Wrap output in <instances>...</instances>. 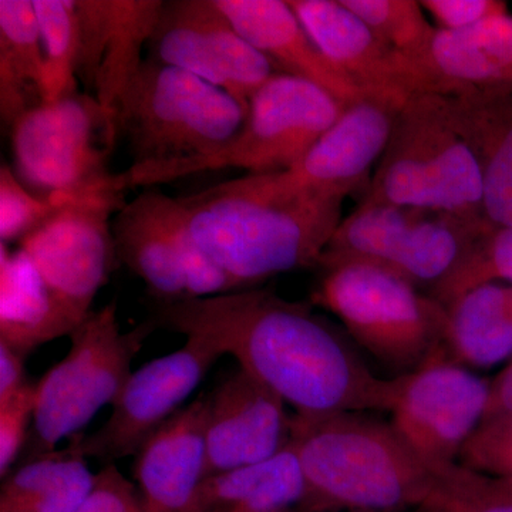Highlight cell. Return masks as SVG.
I'll list each match as a JSON object with an SVG mask.
<instances>
[{"label": "cell", "instance_id": "cell-21", "mask_svg": "<svg viewBox=\"0 0 512 512\" xmlns=\"http://www.w3.org/2000/svg\"><path fill=\"white\" fill-rule=\"evenodd\" d=\"M214 3L279 74L316 84L345 107L366 99L365 94L322 55L288 2L214 0Z\"/></svg>", "mask_w": 512, "mask_h": 512}, {"label": "cell", "instance_id": "cell-18", "mask_svg": "<svg viewBox=\"0 0 512 512\" xmlns=\"http://www.w3.org/2000/svg\"><path fill=\"white\" fill-rule=\"evenodd\" d=\"M402 64L413 96L512 94V18L495 16L457 32L437 29L427 49L402 57Z\"/></svg>", "mask_w": 512, "mask_h": 512}, {"label": "cell", "instance_id": "cell-11", "mask_svg": "<svg viewBox=\"0 0 512 512\" xmlns=\"http://www.w3.org/2000/svg\"><path fill=\"white\" fill-rule=\"evenodd\" d=\"M117 258L160 303L239 291L195 244L177 197L156 187L127 201L113 220Z\"/></svg>", "mask_w": 512, "mask_h": 512}, {"label": "cell", "instance_id": "cell-39", "mask_svg": "<svg viewBox=\"0 0 512 512\" xmlns=\"http://www.w3.org/2000/svg\"><path fill=\"white\" fill-rule=\"evenodd\" d=\"M501 414H512V362L490 383V399L484 419Z\"/></svg>", "mask_w": 512, "mask_h": 512}, {"label": "cell", "instance_id": "cell-40", "mask_svg": "<svg viewBox=\"0 0 512 512\" xmlns=\"http://www.w3.org/2000/svg\"><path fill=\"white\" fill-rule=\"evenodd\" d=\"M286 512H301V511H298V510H291V511H286Z\"/></svg>", "mask_w": 512, "mask_h": 512}, {"label": "cell", "instance_id": "cell-4", "mask_svg": "<svg viewBox=\"0 0 512 512\" xmlns=\"http://www.w3.org/2000/svg\"><path fill=\"white\" fill-rule=\"evenodd\" d=\"M483 201L480 164L458 130L450 100L414 94L397 113L360 204L423 208L488 224Z\"/></svg>", "mask_w": 512, "mask_h": 512}, {"label": "cell", "instance_id": "cell-3", "mask_svg": "<svg viewBox=\"0 0 512 512\" xmlns=\"http://www.w3.org/2000/svg\"><path fill=\"white\" fill-rule=\"evenodd\" d=\"M291 444L305 483L301 512L417 511L436 483L437 470L372 412L293 414Z\"/></svg>", "mask_w": 512, "mask_h": 512}, {"label": "cell", "instance_id": "cell-8", "mask_svg": "<svg viewBox=\"0 0 512 512\" xmlns=\"http://www.w3.org/2000/svg\"><path fill=\"white\" fill-rule=\"evenodd\" d=\"M150 319L123 332L116 301L92 311L70 333V350L36 383L35 419L23 461L56 451L63 439L82 433L84 426L117 399L131 363L156 330Z\"/></svg>", "mask_w": 512, "mask_h": 512}, {"label": "cell", "instance_id": "cell-38", "mask_svg": "<svg viewBox=\"0 0 512 512\" xmlns=\"http://www.w3.org/2000/svg\"><path fill=\"white\" fill-rule=\"evenodd\" d=\"M25 359L9 346L0 343V404L18 396L30 383L26 377Z\"/></svg>", "mask_w": 512, "mask_h": 512}, {"label": "cell", "instance_id": "cell-25", "mask_svg": "<svg viewBox=\"0 0 512 512\" xmlns=\"http://www.w3.org/2000/svg\"><path fill=\"white\" fill-rule=\"evenodd\" d=\"M305 483L291 443L262 463L204 478L184 512H286L298 510Z\"/></svg>", "mask_w": 512, "mask_h": 512}, {"label": "cell", "instance_id": "cell-6", "mask_svg": "<svg viewBox=\"0 0 512 512\" xmlns=\"http://www.w3.org/2000/svg\"><path fill=\"white\" fill-rule=\"evenodd\" d=\"M348 107L311 82L275 74L251 97L234 137L214 153L167 165H130L119 173L124 191L156 187L205 171L239 168L248 174L279 173L308 154Z\"/></svg>", "mask_w": 512, "mask_h": 512}, {"label": "cell", "instance_id": "cell-29", "mask_svg": "<svg viewBox=\"0 0 512 512\" xmlns=\"http://www.w3.org/2000/svg\"><path fill=\"white\" fill-rule=\"evenodd\" d=\"M43 57V103H55L79 92V13L76 0H33Z\"/></svg>", "mask_w": 512, "mask_h": 512}, {"label": "cell", "instance_id": "cell-19", "mask_svg": "<svg viewBox=\"0 0 512 512\" xmlns=\"http://www.w3.org/2000/svg\"><path fill=\"white\" fill-rule=\"evenodd\" d=\"M322 55L366 99L402 109L412 97L402 57L375 36L340 0H288Z\"/></svg>", "mask_w": 512, "mask_h": 512}, {"label": "cell", "instance_id": "cell-14", "mask_svg": "<svg viewBox=\"0 0 512 512\" xmlns=\"http://www.w3.org/2000/svg\"><path fill=\"white\" fill-rule=\"evenodd\" d=\"M208 340L188 336L184 346L131 373L109 419L94 433L73 436L86 458L103 463L136 456L138 448L174 416L221 357Z\"/></svg>", "mask_w": 512, "mask_h": 512}, {"label": "cell", "instance_id": "cell-15", "mask_svg": "<svg viewBox=\"0 0 512 512\" xmlns=\"http://www.w3.org/2000/svg\"><path fill=\"white\" fill-rule=\"evenodd\" d=\"M397 379L399 389L390 410L394 430L434 470L457 463L464 444L484 420L490 383L447 359L433 360Z\"/></svg>", "mask_w": 512, "mask_h": 512}, {"label": "cell", "instance_id": "cell-36", "mask_svg": "<svg viewBox=\"0 0 512 512\" xmlns=\"http://www.w3.org/2000/svg\"><path fill=\"white\" fill-rule=\"evenodd\" d=\"M76 512H143V508L137 488L116 464H107L96 474L93 490Z\"/></svg>", "mask_w": 512, "mask_h": 512}, {"label": "cell", "instance_id": "cell-31", "mask_svg": "<svg viewBox=\"0 0 512 512\" xmlns=\"http://www.w3.org/2000/svg\"><path fill=\"white\" fill-rule=\"evenodd\" d=\"M394 53L413 59L430 45L437 28L416 0H340Z\"/></svg>", "mask_w": 512, "mask_h": 512}, {"label": "cell", "instance_id": "cell-28", "mask_svg": "<svg viewBox=\"0 0 512 512\" xmlns=\"http://www.w3.org/2000/svg\"><path fill=\"white\" fill-rule=\"evenodd\" d=\"M96 474L72 437L62 451H52L3 478L0 512H76L93 490Z\"/></svg>", "mask_w": 512, "mask_h": 512}, {"label": "cell", "instance_id": "cell-20", "mask_svg": "<svg viewBox=\"0 0 512 512\" xmlns=\"http://www.w3.org/2000/svg\"><path fill=\"white\" fill-rule=\"evenodd\" d=\"M399 110L373 99L353 104L282 177L293 187L345 200L369 180Z\"/></svg>", "mask_w": 512, "mask_h": 512}, {"label": "cell", "instance_id": "cell-33", "mask_svg": "<svg viewBox=\"0 0 512 512\" xmlns=\"http://www.w3.org/2000/svg\"><path fill=\"white\" fill-rule=\"evenodd\" d=\"M64 198L40 197L19 180L13 167H0V241L9 245L35 232L60 207Z\"/></svg>", "mask_w": 512, "mask_h": 512}, {"label": "cell", "instance_id": "cell-32", "mask_svg": "<svg viewBox=\"0 0 512 512\" xmlns=\"http://www.w3.org/2000/svg\"><path fill=\"white\" fill-rule=\"evenodd\" d=\"M420 512H512V478L485 476L458 463L437 470Z\"/></svg>", "mask_w": 512, "mask_h": 512}, {"label": "cell", "instance_id": "cell-35", "mask_svg": "<svg viewBox=\"0 0 512 512\" xmlns=\"http://www.w3.org/2000/svg\"><path fill=\"white\" fill-rule=\"evenodd\" d=\"M36 383H29L18 396L0 404V476L13 470L28 443L35 419Z\"/></svg>", "mask_w": 512, "mask_h": 512}, {"label": "cell", "instance_id": "cell-41", "mask_svg": "<svg viewBox=\"0 0 512 512\" xmlns=\"http://www.w3.org/2000/svg\"><path fill=\"white\" fill-rule=\"evenodd\" d=\"M412 512H420V511H419V510H417V511H412Z\"/></svg>", "mask_w": 512, "mask_h": 512}, {"label": "cell", "instance_id": "cell-37", "mask_svg": "<svg viewBox=\"0 0 512 512\" xmlns=\"http://www.w3.org/2000/svg\"><path fill=\"white\" fill-rule=\"evenodd\" d=\"M420 5L430 13L437 29L448 32L473 28L484 20L507 15L505 3L495 0H423Z\"/></svg>", "mask_w": 512, "mask_h": 512}, {"label": "cell", "instance_id": "cell-27", "mask_svg": "<svg viewBox=\"0 0 512 512\" xmlns=\"http://www.w3.org/2000/svg\"><path fill=\"white\" fill-rule=\"evenodd\" d=\"M45 57L33 0H0V119L8 131L43 104Z\"/></svg>", "mask_w": 512, "mask_h": 512}, {"label": "cell", "instance_id": "cell-12", "mask_svg": "<svg viewBox=\"0 0 512 512\" xmlns=\"http://www.w3.org/2000/svg\"><path fill=\"white\" fill-rule=\"evenodd\" d=\"M126 202V192L117 188L64 198L42 227L19 242L77 325L92 312L119 262L113 220Z\"/></svg>", "mask_w": 512, "mask_h": 512}, {"label": "cell", "instance_id": "cell-30", "mask_svg": "<svg viewBox=\"0 0 512 512\" xmlns=\"http://www.w3.org/2000/svg\"><path fill=\"white\" fill-rule=\"evenodd\" d=\"M495 281L512 285V227H491L477 235L429 295L448 306L464 293Z\"/></svg>", "mask_w": 512, "mask_h": 512}, {"label": "cell", "instance_id": "cell-34", "mask_svg": "<svg viewBox=\"0 0 512 512\" xmlns=\"http://www.w3.org/2000/svg\"><path fill=\"white\" fill-rule=\"evenodd\" d=\"M457 463L485 476L512 478V414L481 421Z\"/></svg>", "mask_w": 512, "mask_h": 512}, {"label": "cell", "instance_id": "cell-10", "mask_svg": "<svg viewBox=\"0 0 512 512\" xmlns=\"http://www.w3.org/2000/svg\"><path fill=\"white\" fill-rule=\"evenodd\" d=\"M490 228L423 208L360 204L340 221L316 268L376 266L431 291L467 245Z\"/></svg>", "mask_w": 512, "mask_h": 512}, {"label": "cell", "instance_id": "cell-7", "mask_svg": "<svg viewBox=\"0 0 512 512\" xmlns=\"http://www.w3.org/2000/svg\"><path fill=\"white\" fill-rule=\"evenodd\" d=\"M247 110L194 74L146 57L117 113L131 165L153 167L214 153L237 134Z\"/></svg>", "mask_w": 512, "mask_h": 512}, {"label": "cell", "instance_id": "cell-17", "mask_svg": "<svg viewBox=\"0 0 512 512\" xmlns=\"http://www.w3.org/2000/svg\"><path fill=\"white\" fill-rule=\"evenodd\" d=\"M204 396L205 477L262 463L291 443L286 404L241 367Z\"/></svg>", "mask_w": 512, "mask_h": 512}, {"label": "cell", "instance_id": "cell-26", "mask_svg": "<svg viewBox=\"0 0 512 512\" xmlns=\"http://www.w3.org/2000/svg\"><path fill=\"white\" fill-rule=\"evenodd\" d=\"M446 308L447 360L487 369L512 357V285L478 286Z\"/></svg>", "mask_w": 512, "mask_h": 512}, {"label": "cell", "instance_id": "cell-24", "mask_svg": "<svg viewBox=\"0 0 512 512\" xmlns=\"http://www.w3.org/2000/svg\"><path fill=\"white\" fill-rule=\"evenodd\" d=\"M77 326L28 254L0 242V343L28 357Z\"/></svg>", "mask_w": 512, "mask_h": 512}, {"label": "cell", "instance_id": "cell-1", "mask_svg": "<svg viewBox=\"0 0 512 512\" xmlns=\"http://www.w3.org/2000/svg\"><path fill=\"white\" fill-rule=\"evenodd\" d=\"M156 328L208 340L275 393L296 416L389 412L399 379L376 376L348 333L272 289L249 288L183 302H156Z\"/></svg>", "mask_w": 512, "mask_h": 512}, {"label": "cell", "instance_id": "cell-5", "mask_svg": "<svg viewBox=\"0 0 512 512\" xmlns=\"http://www.w3.org/2000/svg\"><path fill=\"white\" fill-rule=\"evenodd\" d=\"M312 303L333 313L350 340L392 372L393 379L446 359V306L376 266L320 269Z\"/></svg>", "mask_w": 512, "mask_h": 512}, {"label": "cell", "instance_id": "cell-16", "mask_svg": "<svg viewBox=\"0 0 512 512\" xmlns=\"http://www.w3.org/2000/svg\"><path fill=\"white\" fill-rule=\"evenodd\" d=\"M164 0H76L77 79L117 127L120 101L144 62ZM119 130V127H117Z\"/></svg>", "mask_w": 512, "mask_h": 512}, {"label": "cell", "instance_id": "cell-13", "mask_svg": "<svg viewBox=\"0 0 512 512\" xmlns=\"http://www.w3.org/2000/svg\"><path fill=\"white\" fill-rule=\"evenodd\" d=\"M147 57L200 77L248 111L249 100L272 76V63L234 28L214 0L163 3Z\"/></svg>", "mask_w": 512, "mask_h": 512}, {"label": "cell", "instance_id": "cell-23", "mask_svg": "<svg viewBox=\"0 0 512 512\" xmlns=\"http://www.w3.org/2000/svg\"><path fill=\"white\" fill-rule=\"evenodd\" d=\"M448 100L480 164L485 221L512 227V94L466 93Z\"/></svg>", "mask_w": 512, "mask_h": 512}, {"label": "cell", "instance_id": "cell-9", "mask_svg": "<svg viewBox=\"0 0 512 512\" xmlns=\"http://www.w3.org/2000/svg\"><path fill=\"white\" fill-rule=\"evenodd\" d=\"M9 136L13 170L40 197L120 190L109 161L119 130L89 94L43 103L19 117Z\"/></svg>", "mask_w": 512, "mask_h": 512}, {"label": "cell", "instance_id": "cell-2", "mask_svg": "<svg viewBox=\"0 0 512 512\" xmlns=\"http://www.w3.org/2000/svg\"><path fill=\"white\" fill-rule=\"evenodd\" d=\"M177 201L197 247L241 291L316 268L345 200L293 187L279 171L247 174Z\"/></svg>", "mask_w": 512, "mask_h": 512}, {"label": "cell", "instance_id": "cell-22", "mask_svg": "<svg viewBox=\"0 0 512 512\" xmlns=\"http://www.w3.org/2000/svg\"><path fill=\"white\" fill-rule=\"evenodd\" d=\"M134 457L143 512H184L207 467L204 394L165 421Z\"/></svg>", "mask_w": 512, "mask_h": 512}]
</instances>
